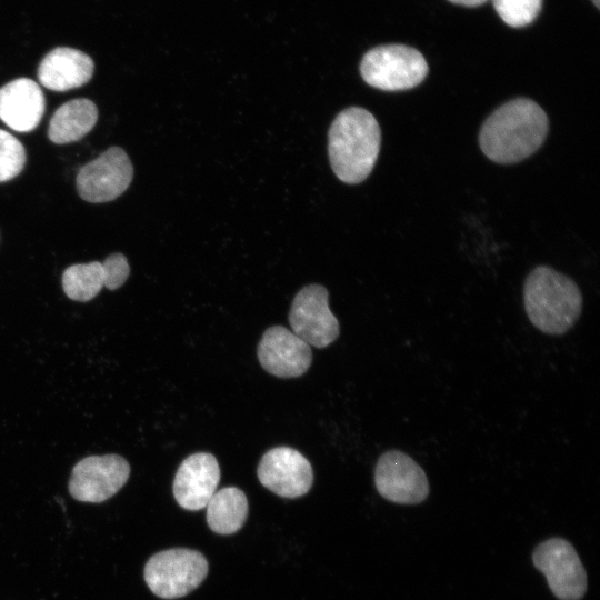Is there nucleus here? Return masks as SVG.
<instances>
[{"instance_id":"f257e3e1","label":"nucleus","mask_w":600,"mask_h":600,"mask_svg":"<svg viewBox=\"0 0 600 600\" xmlns=\"http://www.w3.org/2000/svg\"><path fill=\"white\" fill-rule=\"evenodd\" d=\"M548 133L543 109L527 98H517L496 109L483 122L479 143L498 163H514L536 152Z\"/></svg>"},{"instance_id":"f03ea898","label":"nucleus","mask_w":600,"mask_h":600,"mask_svg":"<svg viewBox=\"0 0 600 600\" xmlns=\"http://www.w3.org/2000/svg\"><path fill=\"white\" fill-rule=\"evenodd\" d=\"M328 151L336 176L346 183H359L372 171L377 161L381 132L368 110L351 107L341 111L329 130Z\"/></svg>"},{"instance_id":"7ed1b4c3","label":"nucleus","mask_w":600,"mask_h":600,"mask_svg":"<svg viewBox=\"0 0 600 600\" xmlns=\"http://www.w3.org/2000/svg\"><path fill=\"white\" fill-rule=\"evenodd\" d=\"M523 302L531 323L551 336L570 330L582 311V294L577 283L547 266H539L528 274Z\"/></svg>"},{"instance_id":"20e7f679","label":"nucleus","mask_w":600,"mask_h":600,"mask_svg":"<svg viewBox=\"0 0 600 600\" xmlns=\"http://www.w3.org/2000/svg\"><path fill=\"white\" fill-rule=\"evenodd\" d=\"M363 80L384 91L408 90L421 83L428 73L424 57L404 44H384L369 50L360 63Z\"/></svg>"},{"instance_id":"39448f33","label":"nucleus","mask_w":600,"mask_h":600,"mask_svg":"<svg viewBox=\"0 0 600 600\" xmlns=\"http://www.w3.org/2000/svg\"><path fill=\"white\" fill-rule=\"evenodd\" d=\"M208 573V561L202 553L177 548L153 554L144 566V580L159 598L176 599L193 591Z\"/></svg>"},{"instance_id":"423d86ee","label":"nucleus","mask_w":600,"mask_h":600,"mask_svg":"<svg viewBox=\"0 0 600 600\" xmlns=\"http://www.w3.org/2000/svg\"><path fill=\"white\" fill-rule=\"evenodd\" d=\"M533 563L547 578L560 600H580L587 590V574L573 546L561 538L541 542L533 551Z\"/></svg>"},{"instance_id":"0eeeda50","label":"nucleus","mask_w":600,"mask_h":600,"mask_svg":"<svg viewBox=\"0 0 600 600\" xmlns=\"http://www.w3.org/2000/svg\"><path fill=\"white\" fill-rule=\"evenodd\" d=\"M130 466L119 454L81 459L69 479L71 497L81 502L100 503L113 497L128 481Z\"/></svg>"},{"instance_id":"6e6552de","label":"nucleus","mask_w":600,"mask_h":600,"mask_svg":"<svg viewBox=\"0 0 600 600\" xmlns=\"http://www.w3.org/2000/svg\"><path fill=\"white\" fill-rule=\"evenodd\" d=\"M132 177L133 167L126 151L119 147H111L80 168L76 184L83 200L101 203L122 194Z\"/></svg>"},{"instance_id":"1a4fd4ad","label":"nucleus","mask_w":600,"mask_h":600,"mask_svg":"<svg viewBox=\"0 0 600 600\" xmlns=\"http://www.w3.org/2000/svg\"><path fill=\"white\" fill-rule=\"evenodd\" d=\"M374 484L381 497L399 504H418L430 491L423 469L400 450H389L379 457Z\"/></svg>"},{"instance_id":"9d476101","label":"nucleus","mask_w":600,"mask_h":600,"mask_svg":"<svg viewBox=\"0 0 600 600\" xmlns=\"http://www.w3.org/2000/svg\"><path fill=\"white\" fill-rule=\"evenodd\" d=\"M292 332L309 346L324 348L339 336V321L330 311L328 291L320 284H309L294 297L289 312Z\"/></svg>"},{"instance_id":"9b49d317","label":"nucleus","mask_w":600,"mask_h":600,"mask_svg":"<svg viewBox=\"0 0 600 600\" xmlns=\"http://www.w3.org/2000/svg\"><path fill=\"white\" fill-rule=\"evenodd\" d=\"M257 474L263 487L283 498L306 494L313 482L310 462L289 447L267 451L258 464Z\"/></svg>"},{"instance_id":"f8f14e48","label":"nucleus","mask_w":600,"mask_h":600,"mask_svg":"<svg viewBox=\"0 0 600 600\" xmlns=\"http://www.w3.org/2000/svg\"><path fill=\"white\" fill-rule=\"evenodd\" d=\"M258 359L262 368L279 378L303 374L310 367V346L282 326L267 329L258 346Z\"/></svg>"},{"instance_id":"ddd939ff","label":"nucleus","mask_w":600,"mask_h":600,"mask_svg":"<svg viewBox=\"0 0 600 600\" xmlns=\"http://www.w3.org/2000/svg\"><path fill=\"white\" fill-rule=\"evenodd\" d=\"M130 273L127 258L122 253L110 254L103 262L93 261L68 267L62 274V288L68 298L87 302L104 286L109 290L120 288Z\"/></svg>"},{"instance_id":"4468645a","label":"nucleus","mask_w":600,"mask_h":600,"mask_svg":"<svg viewBox=\"0 0 600 600\" xmlns=\"http://www.w3.org/2000/svg\"><path fill=\"white\" fill-rule=\"evenodd\" d=\"M220 468L213 454L197 452L186 458L176 472L173 496L180 507L197 511L203 509L217 491Z\"/></svg>"},{"instance_id":"2eb2a0df","label":"nucleus","mask_w":600,"mask_h":600,"mask_svg":"<svg viewBox=\"0 0 600 600\" xmlns=\"http://www.w3.org/2000/svg\"><path fill=\"white\" fill-rule=\"evenodd\" d=\"M46 101L40 86L29 78H18L0 88V119L18 132L37 128Z\"/></svg>"},{"instance_id":"dca6fc26","label":"nucleus","mask_w":600,"mask_h":600,"mask_svg":"<svg viewBox=\"0 0 600 600\" xmlns=\"http://www.w3.org/2000/svg\"><path fill=\"white\" fill-rule=\"evenodd\" d=\"M93 71L94 63L87 53L69 47H58L41 60L38 79L47 89L61 92L86 84Z\"/></svg>"},{"instance_id":"f3484780","label":"nucleus","mask_w":600,"mask_h":600,"mask_svg":"<svg viewBox=\"0 0 600 600\" xmlns=\"http://www.w3.org/2000/svg\"><path fill=\"white\" fill-rule=\"evenodd\" d=\"M98 120L97 106L89 99L70 100L60 106L51 117L48 137L58 144L83 138Z\"/></svg>"},{"instance_id":"a211bd4d","label":"nucleus","mask_w":600,"mask_h":600,"mask_svg":"<svg viewBox=\"0 0 600 600\" xmlns=\"http://www.w3.org/2000/svg\"><path fill=\"white\" fill-rule=\"evenodd\" d=\"M206 507L208 526L219 534L237 532L248 516L247 497L237 487H226L216 491Z\"/></svg>"},{"instance_id":"6ab92c4d","label":"nucleus","mask_w":600,"mask_h":600,"mask_svg":"<svg viewBox=\"0 0 600 600\" xmlns=\"http://www.w3.org/2000/svg\"><path fill=\"white\" fill-rule=\"evenodd\" d=\"M492 3L504 23L521 28L530 24L538 17L542 0H492Z\"/></svg>"},{"instance_id":"aec40b11","label":"nucleus","mask_w":600,"mask_h":600,"mask_svg":"<svg viewBox=\"0 0 600 600\" xmlns=\"http://www.w3.org/2000/svg\"><path fill=\"white\" fill-rule=\"evenodd\" d=\"M26 163L22 143L8 131L0 129V182L16 178Z\"/></svg>"},{"instance_id":"412c9836","label":"nucleus","mask_w":600,"mask_h":600,"mask_svg":"<svg viewBox=\"0 0 600 600\" xmlns=\"http://www.w3.org/2000/svg\"><path fill=\"white\" fill-rule=\"evenodd\" d=\"M454 4L463 7H478L487 2L488 0H448Z\"/></svg>"},{"instance_id":"4be33fe9","label":"nucleus","mask_w":600,"mask_h":600,"mask_svg":"<svg viewBox=\"0 0 600 600\" xmlns=\"http://www.w3.org/2000/svg\"><path fill=\"white\" fill-rule=\"evenodd\" d=\"M592 1H593L594 6H596L597 8H599L600 0H592Z\"/></svg>"}]
</instances>
